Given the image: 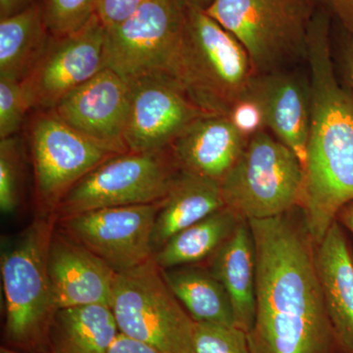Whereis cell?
Segmentation results:
<instances>
[{
    "label": "cell",
    "instance_id": "4dcf8cb0",
    "mask_svg": "<svg viewBox=\"0 0 353 353\" xmlns=\"http://www.w3.org/2000/svg\"><path fill=\"white\" fill-rule=\"evenodd\" d=\"M108 353H162L157 348L125 336L118 334L117 338L113 341L112 345L109 348Z\"/></svg>",
    "mask_w": 353,
    "mask_h": 353
},
{
    "label": "cell",
    "instance_id": "9c48e42d",
    "mask_svg": "<svg viewBox=\"0 0 353 353\" xmlns=\"http://www.w3.org/2000/svg\"><path fill=\"white\" fill-rule=\"evenodd\" d=\"M185 10L181 0H148L128 19L105 28L106 68L127 82L169 76L183 36Z\"/></svg>",
    "mask_w": 353,
    "mask_h": 353
},
{
    "label": "cell",
    "instance_id": "cb8c5ba5",
    "mask_svg": "<svg viewBox=\"0 0 353 353\" xmlns=\"http://www.w3.org/2000/svg\"><path fill=\"white\" fill-rule=\"evenodd\" d=\"M241 219L224 206L172 236L154 253L153 259L160 269L208 261L232 236Z\"/></svg>",
    "mask_w": 353,
    "mask_h": 353
},
{
    "label": "cell",
    "instance_id": "f1b7e54d",
    "mask_svg": "<svg viewBox=\"0 0 353 353\" xmlns=\"http://www.w3.org/2000/svg\"><path fill=\"white\" fill-rule=\"evenodd\" d=\"M228 117L248 139L267 129L261 106L250 92L234 104Z\"/></svg>",
    "mask_w": 353,
    "mask_h": 353
},
{
    "label": "cell",
    "instance_id": "4fadbf2b",
    "mask_svg": "<svg viewBox=\"0 0 353 353\" xmlns=\"http://www.w3.org/2000/svg\"><path fill=\"white\" fill-rule=\"evenodd\" d=\"M130 111L125 143L129 152L165 150L206 112L170 76L150 75L128 82Z\"/></svg>",
    "mask_w": 353,
    "mask_h": 353
},
{
    "label": "cell",
    "instance_id": "484cf974",
    "mask_svg": "<svg viewBox=\"0 0 353 353\" xmlns=\"http://www.w3.org/2000/svg\"><path fill=\"white\" fill-rule=\"evenodd\" d=\"M97 0H43L44 22L55 38L78 31L97 14Z\"/></svg>",
    "mask_w": 353,
    "mask_h": 353
},
{
    "label": "cell",
    "instance_id": "ba28073f",
    "mask_svg": "<svg viewBox=\"0 0 353 353\" xmlns=\"http://www.w3.org/2000/svg\"><path fill=\"white\" fill-rule=\"evenodd\" d=\"M178 172L170 148L119 153L77 183L52 217L57 221L95 209L157 203L166 196Z\"/></svg>",
    "mask_w": 353,
    "mask_h": 353
},
{
    "label": "cell",
    "instance_id": "44dd1931",
    "mask_svg": "<svg viewBox=\"0 0 353 353\" xmlns=\"http://www.w3.org/2000/svg\"><path fill=\"white\" fill-rule=\"evenodd\" d=\"M119 333L110 306L57 308L44 343L48 353H108Z\"/></svg>",
    "mask_w": 353,
    "mask_h": 353
},
{
    "label": "cell",
    "instance_id": "2e32d148",
    "mask_svg": "<svg viewBox=\"0 0 353 353\" xmlns=\"http://www.w3.org/2000/svg\"><path fill=\"white\" fill-rule=\"evenodd\" d=\"M252 95L263 111L267 129L292 150L304 169L310 130V88L284 70L255 74Z\"/></svg>",
    "mask_w": 353,
    "mask_h": 353
},
{
    "label": "cell",
    "instance_id": "52a82bcc",
    "mask_svg": "<svg viewBox=\"0 0 353 353\" xmlns=\"http://www.w3.org/2000/svg\"><path fill=\"white\" fill-rule=\"evenodd\" d=\"M114 317L121 334L162 353H194V322L167 285L152 259L116 273Z\"/></svg>",
    "mask_w": 353,
    "mask_h": 353
},
{
    "label": "cell",
    "instance_id": "603a6c76",
    "mask_svg": "<svg viewBox=\"0 0 353 353\" xmlns=\"http://www.w3.org/2000/svg\"><path fill=\"white\" fill-rule=\"evenodd\" d=\"M51 37L44 22L43 6L38 2L0 19V78L23 82Z\"/></svg>",
    "mask_w": 353,
    "mask_h": 353
},
{
    "label": "cell",
    "instance_id": "8fae6325",
    "mask_svg": "<svg viewBox=\"0 0 353 353\" xmlns=\"http://www.w3.org/2000/svg\"><path fill=\"white\" fill-rule=\"evenodd\" d=\"M160 203L95 209L57 224L119 273L153 259L152 233Z\"/></svg>",
    "mask_w": 353,
    "mask_h": 353
},
{
    "label": "cell",
    "instance_id": "d4e9b609",
    "mask_svg": "<svg viewBox=\"0 0 353 353\" xmlns=\"http://www.w3.org/2000/svg\"><path fill=\"white\" fill-rule=\"evenodd\" d=\"M23 150L17 136L0 139V209L12 214L20 204Z\"/></svg>",
    "mask_w": 353,
    "mask_h": 353
},
{
    "label": "cell",
    "instance_id": "4316f807",
    "mask_svg": "<svg viewBox=\"0 0 353 353\" xmlns=\"http://www.w3.org/2000/svg\"><path fill=\"white\" fill-rule=\"evenodd\" d=\"M32 112L23 83L0 78V139L17 136Z\"/></svg>",
    "mask_w": 353,
    "mask_h": 353
},
{
    "label": "cell",
    "instance_id": "3957f363",
    "mask_svg": "<svg viewBox=\"0 0 353 353\" xmlns=\"http://www.w3.org/2000/svg\"><path fill=\"white\" fill-rule=\"evenodd\" d=\"M255 75L250 55L205 10L185 6V26L169 76L201 110L229 115Z\"/></svg>",
    "mask_w": 353,
    "mask_h": 353
},
{
    "label": "cell",
    "instance_id": "ac0fdd59",
    "mask_svg": "<svg viewBox=\"0 0 353 353\" xmlns=\"http://www.w3.org/2000/svg\"><path fill=\"white\" fill-rule=\"evenodd\" d=\"M323 299L341 353H353V256L338 220L315 248Z\"/></svg>",
    "mask_w": 353,
    "mask_h": 353
},
{
    "label": "cell",
    "instance_id": "83f0119b",
    "mask_svg": "<svg viewBox=\"0 0 353 353\" xmlns=\"http://www.w3.org/2000/svg\"><path fill=\"white\" fill-rule=\"evenodd\" d=\"M194 353H252L248 333L236 326L194 323Z\"/></svg>",
    "mask_w": 353,
    "mask_h": 353
},
{
    "label": "cell",
    "instance_id": "f546056e",
    "mask_svg": "<svg viewBox=\"0 0 353 353\" xmlns=\"http://www.w3.org/2000/svg\"><path fill=\"white\" fill-rule=\"evenodd\" d=\"M148 0H97V15L104 27L120 24L138 11Z\"/></svg>",
    "mask_w": 353,
    "mask_h": 353
},
{
    "label": "cell",
    "instance_id": "7a4b0ae2",
    "mask_svg": "<svg viewBox=\"0 0 353 353\" xmlns=\"http://www.w3.org/2000/svg\"><path fill=\"white\" fill-rule=\"evenodd\" d=\"M310 130L301 208L315 245L353 201V94L334 73L330 16L317 9L309 30Z\"/></svg>",
    "mask_w": 353,
    "mask_h": 353
},
{
    "label": "cell",
    "instance_id": "e0dca14e",
    "mask_svg": "<svg viewBox=\"0 0 353 353\" xmlns=\"http://www.w3.org/2000/svg\"><path fill=\"white\" fill-rule=\"evenodd\" d=\"M248 141L229 117L206 114L173 141L170 150L179 170L221 183Z\"/></svg>",
    "mask_w": 353,
    "mask_h": 353
},
{
    "label": "cell",
    "instance_id": "5bb4252c",
    "mask_svg": "<svg viewBox=\"0 0 353 353\" xmlns=\"http://www.w3.org/2000/svg\"><path fill=\"white\" fill-rule=\"evenodd\" d=\"M50 111L72 129L110 152H129L125 132L130 111V85L113 70H101Z\"/></svg>",
    "mask_w": 353,
    "mask_h": 353
},
{
    "label": "cell",
    "instance_id": "5b68a950",
    "mask_svg": "<svg viewBox=\"0 0 353 353\" xmlns=\"http://www.w3.org/2000/svg\"><path fill=\"white\" fill-rule=\"evenodd\" d=\"M52 228L46 220H37L2 248L4 336L17 347L30 348L46 343L48 325L57 310L46 262Z\"/></svg>",
    "mask_w": 353,
    "mask_h": 353
},
{
    "label": "cell",
    "instance_id": "30bf717a",
    "mask_svg": "<svg viewBox=\"0 0 353 353\" xmlns=\"http://www.w3.org/2000/svg\"><path fill=\"white\" fill-rule=\"evenodd\" d=\"M28 137L39 208L52 217L58 204L77 183L114 153L85 138L52 111H34Z\"/></svg>",
    "mask_w": 353,
    "mask_h": 353
},
{
    "label": "cell",
    "instance_id": "277c9868",
    "mask_svg": "<svg viewBox=\"0 0 353 353\" xmlns=\"http://www.w3.org/2000/svg\"><path fill=\"white\" fill-rule=\"evenodd\" d=\"M315 0H213L206 13L248 51L255 74L306 58Z\"/></svg>",
    "mask_w": 353,
    "mask_h": 353
},
{
    "label": "cell",
    "instance_id": "9a60e30c",
    "mask_svg": "<svg viewBox=\"0 0 353 353\" xmlns=\"http://www.w3.org/2000/svg\"><path fill=\"white\" fill-rule=\"evenodd\" d=\"M46 262L55 308L111 307L116 272L57 225L51 230Z\"/></svg>",
    "mask_w": 353,
    "mask_h": 353
},
{
    "label": "cell",
    "instance_id": "836d02e7",
    "mask_svg": "<svg viewBox=\"0 0 353 353\" xmlns=\"http://www.w3.org/2000/svg\"><path fill=\"white\" fill-rule=\"evenodd\" d=\"M336 220L341 223V226L347 228L353 234V201L341 208Z\"/></svg>",
    "mask_w": 353,
    "mask_h": 353
},
{
    "label": "cell",
    "instance_id": "d6a6232c",
    "mask_svg": "<svg viewBox=\"0 0 353 353\" xmlns=\"http://www.w3.org/2000/svg\"><path fill=\"white\" fill-rule=\"evenodd\" d=\"M34 2L36 0H0V19L19 13Z\"/></svg>",
    "mask_w": 353,
    "mask_h": 353
},
{
    "label": "cell",
    "instance_id": "1f68e13d",
    "mask_svg": "<svg viewBox=\"0 0 353 353\" xmlns=\"http://www.w3.org/2000/svg\"><path fill=\"white\" fill-rule=\"evenodd\" d=\"M332 12L340 18L341 22L353 34V0H320Z\"/></svg>",
    "mask_w": 353,
    "mask_h": 353
},
{
    "label": "cell",
    "instance_id": "8d00e7d4",
    "mask_svg": "<svg viewBox=\"0 0 353 353\" xmlns=\"http://www.w3.org/2000/svg\"><path fill=\"white\" fill-rule=\"evenodd\" d=\"M0 353H20L15 352V350H9V348L6 347H1V350H0Z\"/></svg>",
    "mask_w": 353,
    "mask_h": 353
},
{
    "label": "cell",
    "instance_id": "d590c367",
    "mask_svg": "<svg viewBox=\"0 0 353 353\" xmlns=\"http://www.w3.org/2000/svg\"><path fill=\"white\" fill-rule=\"evenodd\" d=\"M185 6H194L206 10L212 3L213 0H181Z\"/></svg>",
    "mask_w": 353,
    "mask_h": 353
},
{
    "label": "cell",
    "instance_id": "7c38bea8",
    "mask_svg": "<svg viewBox=\"0 0 353 353\" xmlns=\"http://www.w3.org/2000/svg\"><path fill=\"white\" fill-rule=\"evenodd\" d=\"M106 68L105 27L95 14L78 31L51 37L23 85L32 112L50 111L63 97Z\"/></svg>",
    "mask_w": 353,
    "mask_h": 353
},
{
    "label": "cell",
    "instance_id": "6da1fadb",
    "mask_svg": "<svg viewBox=\"0 0 353 353\" xmlns=\"http://www.w3.org/2000/svg\"><path fill=\"white\" fill-rule=\"evenodd\" d=\"M256 259V311L248 333L252 353H341L301 208L248 221Z\"/></svg>",
    "mask_w": 353,
    "mask_h": 353
},
{
    "label": "cell",
    "instance_id": "d6986e66",
    "mask_svg": "<svg viewBox=\"0 0 353 353\" xmlns=\"http://www.w3.org/2000/svg\"><path fill=\"white\" fill-rule=\"evenodd\" d=\"M206 266L229 294L236 326L248 333L256 311V259L248 220L241 219L232 236L208 260Z\"/></svg>",
    "mask_w": 353,
    "mask_h": 353
},
{
    "label": "cell",
    "instance_id": "7402d4cb",
    "mask_svg": "<svg viewBox=\"0 0 353 353\" xmlns=\"http://www.w3.org/2000/svg\"><path fill=\"white\" fill-rule=\"evenodd\" d=\"M173 294L196 323L236 326L227 290L206 265L161 269Z\"/></svg>",
    "mask_w": 353,
    "mask_h": 353
},
{
    "label": "cell",
    "instance_id": "ffe728a7",
    "mask_svg": "<svg viewBox=\"0 0 353 353\" xmlns=\"http://www.w3.org/2000/svg\"><path fill=\"white\" fill-rule=\"evenodd\" d=\"M224 206L220 182L179 170L155 219L153 255L179 232Z\"/></svg>",
    "mask_w": 353,
    "mask_h": 353
},
{
    "label": "cell",
    "instance_id": "8992f818",
    "mask_svg": "<svg viewBox=\"0 0 353 353\" xmlns=\"http://www.w3.org/2000/svg\"><path fill=\"white\" fill-rule=\"evenodd\" d=\"M303 188L301 160L266 130L248 139L221 181L225 206L248 221L277 217L299 208Z\"/></svg>",
    "mask_w": 353,
    "mask_h": 353
},
{
    "label": "cell",
    "instance_id": "e575fe53",
    "mask_svg": "<svg viewBox=\"0 0 353 353\" xmlns=\"http://www.w3.org/2000/svg\"><path fill=\"white\" fill-rule=\"evenodd\" d=\"M345 65L348 82H350V85L353 88V39L348 43L347 50H345Z\"/></svg>",
    "mask_w": 353,
    "mask_h": 353
}]
</instances>
